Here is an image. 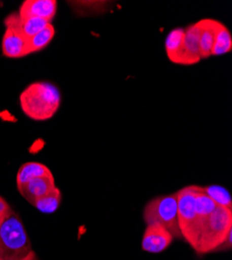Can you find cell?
<instances>
[{
    "instance_id": "6da1fadb",
    "label": "cell",
    "mask_w": 232,
    "mask_h": 260,
    "mask_svg": "<svg viewBox=\"0 0 232 260\" xmlns=\"http://www.w3.org/2000/svg\"><path fill=\"white\" fill-rule=\"evenodd\" d=\"M60 101L59 90L48 81H37L29 84L19 97L23 114L35 121L51 119L58 111Z\"/></svg>"
},
{
    "instance_id": "7a4b0ae2",
    "label": "cell",
    "mask_w": 232,
    "mask_h": 260,
    "mask_svg": "<svg viewBox=\"0 0 232 260\" xmlns=\"http://www.w3.org/2000/svg\"><path fill=\"white\" fill-rule=\"evenodd\" d=\"M232 233V209L217 207L202 225L194 251L204 255L217 252Z\"/></svg>"
},
{
    "instance_id": "3957f363",
    "label": "cell",
    "mask_w": 232,
    "mask_h": 260,
    "mask_svg": "<svg viewBox=\"0 0 232 260\" xmlns=\"http://www.w3.org/2000/svg\"><path fill=\"white\" fill-rule=\"evenodd\" d=\"M31 251V244L22 222L11 210L0 224V259L22 258Z\"/></svg>"
},
{
    "instance_id": "277c9868",
    "label": "cell",
    "mask_w": 232,
    "mask_h": 260,
    "mask_svg": "<svg viewBox=\"0 0 232 260\" xmlns=\"http://www.w3.org/2000/svg\"><path fill=\"white\" fill-rule=\"evenodd\" d=\"M176 196L180 235L189 246L195 249L203 223L196 210L194 185H188L179 189L176 192Z\"/></svg>"
},
{
    "instance_id": "5b68a950",
    "label": "cell",
    "mask_w": 232,
    "mask_h": 260,
    "mask_svg": "<svg viewBox=\"0 0 232 260\" xmlns=\"http://www.w3.org/2000/svg\"><path fill=\"white\" fill-rule=\"evenodd\" d=\"M143 218L145 223H156L170 231L174 238H181L178 226V208L176 192L159 196L146 204Z\"/></svg>"
},
{
    "instance_id": "8992f818",
    "label": "cell",
    "mask_w": 232,
    "mask_h": 260,
    "mask_svg": "<svg viewBox=\"0 0 232 260\" xmlns=\"http://www.w3.org/2000/svg\"><path fill=\"white\" fill-rule=\"evenodd\" d=\"M174 240L172 233L159 224H148L142 238V249L145 252L158 254L167 250Z\"/></svg>"
},
{
    "instance_id": "52a82bcc",
    "label": "cell",
    "mask_w": 232,
    "mask_h": 260,
    "mask_svg": "<svg viewBox=\"0 0 232 260\" xmlns=\"http://www.w3.org/2000/svg\"><path fill=\"white\" fill-rule=\"evenodd\" d=\"M57 10L55 0H25L17 12L21 19L40 18L51 23Z\"/></svg>"
},
{
    "instance_id": "ba28073f",
    "label": "cell",
    "mask_w": 232,
    "mask_h": 260,
    "mask_svg": "<svg viewBox=\"0 0 232 260\" xmlns=\"http://www.w3.org/2000/svg\"><path fill=\"white\" fill-rule=\"evenodd\" d=\"M27 42L28 40L20 32L7 28L2 41L3 54L9 58H19L28 55Z\"/></svg>"
},
{
    "instance_id": "9c48e42d",
    "label": "cell",
    "mask_w": 232,
    "mask_h": 260,
    "mask_svg": "<svg viewBox=\"0 0 232 260\" xmlns=\"http://www.w3.org/2000/svg\"><path fill=\"white\" fill-rule=\"evenodd\" d=\"M54 187L55 182L53 175H48L31 179L24 185L19 187L18 190L30 204L34 205L37 200L44 197Z\"/></svg>"
},
{
    "instance_id": "30bf717a",
    "label": "cell",
    "mask_w": 232,
    "mask_h": 260,
    "mask_svg": "<svg viewBox=\"0 0 232 260\" xmlns=\"http://www.w3.org/2000/svg\"><path fill=\"white\" fill-rule=\"evenodd\" d=\"M201 60L200 42H199V27L197 22L184 28L183 41V64L197 63Z\"/></svg>"
},
{
    "instance_id": "8fae6325",
    "label": "cell",
    "mask_w": 232,
    "mask_h": 260,
    "mask_svg": "<svg viewBox=\"0 0 232 260\" xmlns=\"http://www.w3.org/2000/svg\"><path fill=\"white\" fill-rule=\"evenodd\" d=\"M197 24L199 27L201 59H205L212 56L215 37L218 26L220 24V21L215 19H202L198 21Z\"/></svg>"
},
{
    "instance_id": "7c38bea8",
    "label": "cell",
    "mask_w": 232,
    "mask_h": 260,
    "mask_svg": "<svg viewBox=\"0 0 232 260\" xmlns=\"http://www.w3.org/2000/svg\"><path fill=\"white\" fill-rule=\"evenodd\" d=\"M183 41L184 28L178 27L168 34L164 41V48L170 61L183 64Z\"/></svg>"
},
{
    "instance_id": "4fadbf2b",
    "label": "cell",
    "mask_w": 232,
    "mask_h": 260,
    "mask_svg": "<svg viewBox=\"0 0 232 260\" xmlns=\"http://www.w3.org/2000/svg\"><path fill=\"white\" fill-rule=\"evenodd\" d=\"M52 175L51 171L49 168H47L45 165L40 164L37 161H29L21 166L17 173L16 182H17V188L24 185L26 182H28L31 179L42 177V176H48Z\"/></svg>"
},
{
    "instance_id": "5bb4252c",
    "label": "cell",
    "mask_w": 232,
    "mask_h": 260,
    "mask_svg": "<svg viewBox=\"0 0 232 260\" xmlns=\"http://www.w3.org/2000/svg\"><path fill=\"white\" fill-rule=\"evenodd\" d=\"M194 189H195L196 210H197V213H198V216L200 218V220L202 221V223H204L205 220L215 211V209L218 206L203 191L202 186L194 185Z\"/></svg>"
},
{
    "instance_id": "9a60e30c",
    "label": "cell",
    "mask_w": 232,
    "mask_h": 260,
    "mask_svg": "<svg viewBox=\"0 0 232 260\" xmlns=\"http://www.w3.org/2000/svg\"><path fill=\"white\" fill-rule=\"evenodd\" d=\"M231 49H232L231 34L229 29L222 22H220L216 32V37H215L212 55H216V56L223 55L230 52Z\"/></svg>"
},
{
    "instance_id": "2e32d148",
    "label": "cell",
    "mask_w": 232,
    "mask_h": 260,
    "mask_svg": "<svg viewBox=\"0 0 232 260\" xmlns=\"http://www.w3.org/2000/svg\"><path fill=\"white\" fill-rule=\"evenodd\" d=\"M55 35V29L51 23H49L43 30H41L32 38H30L27 42L28 45V53H36L46 48L49 43L52 41Z\"/></svg>"
},
{
    "instance_id": "e0dca14e",
    "label": "cell",
    "mask_w": 232,
    "mask_h": 260,
    "mask_svg": "<svg viewBox=\"0 0 232 260\" xmlns=\"http://www.w3.org/2000/svg\"><path fill=\"white\" fill-rule=\"evenodd\" d=\"M61 200V192L58 187H54L48 193H46L44 197L37 200L34 206L43 213H53L57 210L60 205Z\"/></svg>"
},
{
    "instance_id": "ac0fdd59",
    "label": "cell",
    "mask_w": 232,
    "mask_h": 260,
    "mask_svg": "<svg viewBox=\"0 0 232 260\" xmlns=\"http://www.w3.org/2000/svg\"><path fill=\"white\" fill-rule=\"evenodd\" d=\"M203 191L214 201L218 207L232 209V201L230 192L221 185L202 186Z\"/></svg>"
},
{
    "instance_id": "d6986e66",
    "label": "cell",
    "mask_w": 232,
    "mask_h": 260,
    "mask_svg": "<svg viewBox=\"0 0 232 260\" xmlns=\"http://www.w3.org/2000/svg\"><path fill=\"white\" fill-rule=\"evenodd\" d=\"M11 210L12 209L8 202L3 197H0V218H5L11 212Z\"/></svg>"
},
{
    "instance_id": "ffe728a7",
    "label": "cell",
    "mask_w": 232,
    "mask_h": 260,
    "mask_svg": "<svg viewBox=\"0 0 232 260\" xmlns=\"http://www.w3.org/2000/svg\"><path fill=\"white\" fill-rule=\"evenodd\" d=\"M0 260H38V256L36 252L32 250L30 253H28L26 256L22 258H17V259H0Z\"/></svg>"
},
{
    "instance_id": "44dd1931",
    "label": "cell",
    "mask_w": 232,
    "mask_h": 260,
    "mask_svg": "<svg viewBox=\"0 0 232 260\" xmlns=\"http://www.w3.org/2000/svg\"><path fill=\"white\" fill-rule=\"evenodd\" d=\"M4 219H5V218H0V224H2V223H3V221H4Z\"/></svg>"
}]
</instances>
